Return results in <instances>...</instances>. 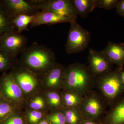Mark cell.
I'll return each instance as SVG.
<instances>
[{
    "instance_id": "obj_1",
    "label": "cell",
    "mask_w": 124,
    "mask_h": 124,
    "mask_svg": "<svg viewBox=\"0 0 124 124\" xmlns=\"http://www.w3.org/2000/svg\"><path fill=\"white\" fill-rule=\"evenodd\" d=\"M56 62L55 54L51 49L34 42L21 54L18 65L42 76Z\"/></svg>"
},
{
    "instance_id": "obj_2",
    "label": "cell",
    "mask_w": 124,
    "mask_h": 124,
    "mask_svg": "<svg viewBox=\"0 0 124 124\" xmlns=\"http://www.w3.org/2000/svg\"><path fill=\"white\" fill-rule=\"evenodd\" d=\"M96 79L88 66L73 63L65 67L62 90L72 91L84 97L95 88Z\"/></svg>"
},
{
    "instance_id": "obj_3",
    "label": "cell",
    "mask_w": 124,
    "mask_h": 124,
    "mask_svg": "<svg viewBox=\"0 0 124 124\" xmlns=\"http://www.w3.org/2000/svg\"><path fill=\"white\" fill-rule=\"evenodd\" d=\"M95 88L108 107L110 106L124 94V85L120 76L119 67L97 77Z\"/></svg>"
},
{
    "instance_id": "obj_4",
    "label": "cell",
    "mask_w": 124,
    "mask_h": 124,
    "mask_svg": "<svg viewBox=\"0 0 124 124\" xmlns=\"http://www.w3.org/2000/svg\"><path fill=\"white\" fill-rule=\"evenodd\" d=\"M9 73L20 86L26 101L43 91L41 76L18 65Z\"/></svg>"
},
{
    "instance_id": "obj_5",
    "label": "cell",
    "mask_w": 124,
    "mask_h": 124,
    "mask_svg": "<svg viewBox=\"0 0 124 124\" xmlns=\"http://www.w3.org/2000/svg\"><path fill=\"white\" fill-rule=\"evenodd\" d=\"M107 107L100 94L93 90L84 96L78 108L85 120L101 121Z\"/></svg>"
},
{
    "instance_id": "obj_6",
    "label": "cell",
    "mask_w": 124,
    "mask_h": 124,
    "mask_svg": "<svg viewBox=\"0 0 124 124\" xmlns=\"http://www.w3.org/2000/svg\"><path fill=\"white\" fill-rule=\"evenodd\" d=\"M91 38V33L77 23H71L65 46L67 54H76L84 51L88 47Z\"/></svg>"
},
{
    "instance_id": "obj_7",
    "label": "cell",
    "mask_w": 124,
    "mask_h": 124,
    "mask_svg": "<svg viewBox=\"0 0 124 124\" xmlns=\"http://www.w3.org/2000/svg\"><path fill=\"white\" fill-rule=\"evenodd\" d=\"M0 94L21 109L26 106L27 101L22 89L9 73L4 72L0 77Z\"/></svg>"
},
{
    "instance_id": "obj_8",
    "label": "cell",
    "mask_w": 124,
    "mask_h": 124,
    "mask_svg": "<svg viewBox=\"0 0 124 124\" xmlns=\"http://www.w3.org/2000/svg\"><path fill=\"white\" fill-rule=\"evenodd\" d=\"M28 2L37 9L68 17H77L72 0H30Z\"/></svg>"
},
{
    "instance_id": "obj_9",
    "label": "cell",
    "mask_w": 124,
    "mask_h": 124,
    "mask_svg": "<svg viewBox=\"0 0 124 124\" xmlns=\"http://www.w3.org/2000/svg\"><path fill=\"white\" fill-rule=\"evenodd\" d=\"M27 44V37L16 31L7 32L0 37V48L14 57L22 53Z\"/></svg>"
},
{
    "instance_id": "obj_10",
    "label": "cell",
    "mask_w": 124,
    "mask_h": 124,
    "mask_svg": "<svg viewBox=\"0 0 124 124\" xmlns=\"http://www.w3.org/2000/svg\"><path fill=\"white\" fill-rule=\"evenodd\" d=\"M0 2L11 21L19 15H35L39 12L27 0H0Z\"/></svg>"
},
{
    "instance_id": "obj_11",
    "label": "cell",
    "mask_w": 124,
    "mask_h": 124,
    "mask_svg": "<svg viewBox=\"0 0 124 124\" xmlns=\"http://www.w3.org/2000/svg\"><path fill=\"white\" fill-rule=\"evenodd\" d=\"M65 67L56 62L48 71L41 76L44 91L62 90Z\"/></svg>"
},
{
    "instance_id": "obj_12",
    "label": "cell",
    "mask_w": 124,
    "mask_h": 124,
    "mask_svg": "<svg viewBox=\"0 0 124 124\" xmlns=\"http://www.w3.org/2000/svg\"><path fill=\"white\" fill-rule=\"evenodd\" d=\"M88 65L91 72L98 77L113 70V65L102 51L89 48Z\"/></svg>"
},
{
    "instance_id": "obj_13",
    "label": "cell",
    "mask_w": 124,
    "mask_h": 124,
    "mask_svg": "<svg viewBox=\"0 0 124 124\" xmlns=\"http://www.w3.org/2000/svg\"><path fill=\"white\" fill-rule=\"evenodd\" d=\"M77 17L63 16L46 11H39L35 16L34 20L29 26L31 28L43 24H52L62 23H70L76 21Z\"/></svg>"
},
{
    "instance_id": "obj_14",
    "label": "cell",
    "mask_w": 124,
    "mask_h": 124,
    "mask_svg": "<svg viewBox=\"0 0 124 124\" xmlns=\"http://www.w3.org/2000/svg\"><path fill=\"white\" fill-rule=\"evenodd\" d=\"M101 122L103 124H124V94L110 107Z\"/></svg>"
},
{
    "instance_id": "obj_15",
    "label": "cell",
    "mask_w": 124,
    "mask_h": 124,
    "mask_svg": "<svg viewBox=\"0 0 124 124\" xmlns=\"http://www.w3.org/2000/svg\"><path fill=\"white\" fill-rule=\"evenodd\" d=\"M102 52L113 64L118 67L124 66V44L108 42Z\"/></svg>"
},
{
    "instance_id": "obj_16",
    "label": "cell",
    "mask_w": 124,
    "mask_h": 124,
    "mask_svg": "<svg viewBox=\"0 0 124 124\" xmlns=\"http://www.w3.org/2000/svg\"><path fill=\"white\" fill-rule=\"evenodd\" d=\"M25 107L27 110L49 111L48 105L44 94L43 91L36 94L27 100Z\"/></svg>"
},
{
    "instance_id": "obj_17",
    "label": "cell",
    "mask_w": 124,
    "mask_h": 124,
    "mask_svg": "<svg viewBox=\"0 0 124 124\" xmlns=\"http://www.w3.org/2000/svg\"><path fill=\"white\" fill-rule=\"evenodd\" d=\"M43 93L50 110H62L64 108L61 90H43Z\"/></svg>"
},
{
    "instance_id": "obj_18",
    "label": "cell",
    "mask_w": 124,
    "mask_h": 124,
    "mask_svg": "<svg viewBox=\"0 0 124 124\" xmlns=\"http://www.w3.org/2000/svg\"><path fill=\"white\" fill-rule=\"evenodd\" d=\"M78 14L85 18L96 8L97 0H72Z\"/></svg>"
},
{
    "instance_id": "obj_19",
    "label": "cell",
    "mask_w": 124,
    "mask_h": 124,
    "mask_svg": "<svg viewBox=\"0 0 124 124\" xmlns=\"http://www.w3.org/2000/svg\"><path fill=\"white\" fill-rule=\"evenodd\" d=\"M18 64L17 57L12 56L0 48V72L11 70Z\"/></svg>"
},
{
    "instance_id": "obj_20",
    "label": "cell",
    "mask_w": 124,
    "mask_h": 124,
    "mask_svg": "<svg viewBox=\"0 0 124 124\" xmlns=\"http://www.w3.org/2000/svg\"><path fill=\"white\" fill-rule=\"evenodd\" d=\"M62 95L64 107L67 108L78 107L84 97L72 91L62 90Z\"/></svg>"
},
{
    "instance_id": "obj_21",
    "label": "cell",
    "mask_w": 124,
    "mask_h": 124,
    "mask_svg": "<svg viewBox=\"0 0 124 124\" xmlns=\"http://www.w3.org/2000/svg\"><path fill=\"white\" fill-rule=\"evenodd\" d=\"M64 113L67 124H82L85 119L78 107L62 109Z\"/></svg>"
},
{
    "instance_id": "obj_22",
    "label": "cell",
    "mask_w": 124,
    "mask_h": 124,
    "mask_svg": "<svg viewBox=\"0 0 124 124\" xmlns=\"http://www.w3.org/2000/svg\"><path fill=\"white\" fill-rule=\"evenodd\" d=\"M14 103L0 98V123L17 111L21 110Z\"/></svg>"
},
{
    "instance_id": "obj_23",
    "label": "cell",
    "mask_w": 124,
    "mask_h": 124,
    "mask_svg": "<svg viewBox=\"0 0 124 124\" xmlns=\"http://www.w3.org/2000/svg\"><path fill=\"white\" fill-rule=\"evenodd\" d=\"M35 15H19L11 20V23L17 29L16 31L21 33L23 31H28V26L32 23Z\"/></svg>"
},
{
    "instance_id": "obj_24",
    "label": "cell",
    "mask_w": 124,
    "mask_h": 124,
    "mask_svg": "<svg viewBox=\"0 0 124 124\" xmlns=\"http://www.w3.org/2000/svg\"><path fill=\"white\" fill-rule=\"evenodd\" d=\"M15 28L0 2V37L7 32L15 31Z\"/></svg>"
},
{
    "instance_id": "obj_25",
    "label": "cell",
    "mask_w": 124,
    "mask_h": 124,
    "mask_svg": "<svg viewBox=\"0 0 124 124\" xmlns=\"http://www.w3.org/2000/svg\"><path fill=\"white\" fill-rule=\"evenodd\" d=\"M48 112L27 110L24 113L28 124H38L46 118Z\"/></svg>"
},
{
    "instance_id": "obj_26",
    "label": "cell",
    "mask_w": 124,
    "mask_h": 124,
    "mask_svg": "<svg viewBox=\"0 0 124 124\" xmlns=\"http://www.w3.org/2000/svg\"><path fill=\"white\" fill-rule=\"evenodd\" d=\"M46 118L50 124H67L65 116L61 110L50 111Z\"/></svg>"
},
{
    "instance_id": "obj_27",
    "label": "cell",
    "mask_w": 124,
    "mask_h": 124,
    "mask_svg": "<svg viewBox=\"0 0 124 124\" xmlns=\"http://www.w3.org/2000/svg\"><path fill=\"white\" fill-rule=\"evenodd\" d=\"M0 124H28L24 113L21 110L16 112L0 123Z\"/></svg>"
},
{
    "instance_id": "obj_28",
    "label": "cell",
    "mask_w": 124,
    "mask_h": 124,
    "mask_svg": "<svg viewBox=\"0 0 124 124\" xmlns=\"http://www.w3.org/2000/svg\"><path fill=\"white\" fill-rule=\"evenodd\" d=\"M120 0H97L96 7L106 10L116 8Z\"/></svg>"
},
{
    "instance_id": "obj_29",
    "label": "cell",
    "mask_w": 124,
    "mask_h": 124,
    "mask_svg": "<svg viewBox=\"0 0 124 124\" xmlns=\"http://www.w3.org/2000/svg\"><path fill=\"white\" fill-rule=\"evenodd\" d=\"M116 8L117 14L124 17V0H120Z\"/></svg>"
},
{
    "instance_id": "obj_30",
    "label": "cell",
    "mask_w": 124,
    "mask_h": 124,
    "mask_svg": "<svg viewBox=\"0 0 124 124\" xmlns=\"http://www.w3.org/2000/svg\"><path fill=\"white\" fill-rule=\"evenodd\" d=\"M82 124H103L101 121H97L90 120H85Z\"/></svg>"
},
{
    "instance_id": "obj_31",
    "label": "cell",
    "mask_w": 124,
    "mask_h": 124,
    "mask_svg": "<svg viewBox=\"0 0 124 124\" xmlns=\"http://www.w3.org/2000/svg\"><path fill=\"white\" fill-rule=\"evenodd\" d=\"M119 67L120 76L121 80L124 85V66Z\"/></svg>"
},
{
    "instance_id": "obj_32",
    "label": "cell",
    "mask_w": 124,
    "mask_h": 124,
    "mask_svg": "<svg viewBox=\"0 0 124 124\" xmlns=\"http://www.w3.org/2000/svg\"><path fill=\"white\" fill-rule=\"evenodd\" d=\"M38 124H50L48 121L47 120L46 118H45L44 119L42 120L41 122Z\"/></svg>"
},
{
    "instance_id": "obj_33",
    "label": "cell",
    "mask_w": 124,
    "mask_h": 124,
    "mask_svg": "<svg viewBox=\"0 0 124 124\" xmlns=\"http://www.w3.org/2000/svg\"><path fill=\"white\" fill-rule=\"evenodd\" d=\"M1 97V96L0 94V98Z\"/></svg>"
}]
</instances>
